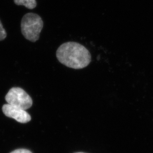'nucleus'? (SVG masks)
<instances>
[{"mask_svg": "<svg viewBox=\"0 0 153 153\" xmlns=\"http://www.w3.org/2000/svg\"><path fill=\"white\" fill-rule=\"evenodd\" d=\"M43 27V22L36 13H28L24 15L21 21V31L27 39L33 42L37 41Z\"/></svg>", "mask_w": 153, "mask_h": 153, "instance_id": "obj_2", "label": "nucleus"}, {"mask_svg": "<svg viewBox=\"0 0 153 153\" xmlns=\"http://www.w3.org/2000/svg\"><path fill=\"white\" fill-rule=\"evenodd\" d=\"M6 102L9 105L26 110L33 105V100L22 88L13 87L9 90L5 97Z\"/></svg>", "mask_w": 153, "mask_h": 153, "instance_id": "obj_3", "label": "nucleus"}, {"mask_svg": "<svg viewBox=\"0 0 153 153\" xmlns=\"http://www.w3.org/2000/svg\"><path fill=\"white\" fill-rule=\"evenodd\" d=\"M2 111L6 116L12 118L21 123H26L31 120V116L25 110L8 103L3 105Z\"/></svg>", "mask_w": 153, "mask_h": 153, "instance_id": "obj_4", "label": "nucleus"}, {"mask_svg": "<svg viewBox=\"0 0 153 153\" xmlns=\"http://www.w3.org/2000/svg\"><path fill=\"white\" fill-rule=\"evenodd\" d=\"M59 62L69 68L81 69L91 62L90 52L82 44L76 42H67L61 44L56 51Z\"/></svg>", "mask_w": 153, "mask_h": 153, "instance_id": "obj_1", "label": "nucleus"}, {"mask_svg": "<svg viewBox=\"0 0 153 153\" xmlns=\"http://www.w3.org/2000/svg\"><path fill=\"white\" fill-rule=\"evenodd\" d=\"M7 37L6 30L3 27V24L0 20V41L4 39Z\"/></svg>", "mask_w": 153, "mask_h": 153, "instance_id": "obj_6", "label": "nucleus"}, {"mask_svg": "<svg viewBox=\"0 0 153 153\" xmlns=\"http://www.w3.org/2000/svg\"><path fill=\"white\" fill-rule=\"evenodd\" d=\"M83 153V152H78V153Z\"/></svg>", "mask_w": 153, "mask_h": 153, "instance_id": "obj_8", "label": "nucleus"}, {"mask_svg": "<svg viewBox=\"0 0 153 153\" xmlns=\"http://www.w3.org/2000/svg\"><path fill=\"white\" fill-rule=\"evenodd\" d=\"M13 2L17 6H23L30 10H33L37 6L36 0H13Z\"/></svg>", "mask_w": 153, "mask_h": 153, "instance_id": "obj_5", "label": "nucleus"}, {"mask_svg": "<svg viewBox=\"0 0 153 153\" xmlns=\"http://www.w3.org/2000/svg\"><path fill=\"white\" fill-rule=\"evenodd\" d=\"M10 153H33L27 149H19L15 150L12 151Z\"/></svg>", "mask_w": 153, "mask_h": 153, "instance_id": "obj_7", "label": "nucleus"}]
</instances>
